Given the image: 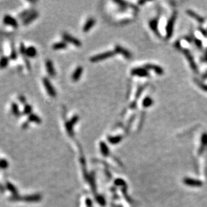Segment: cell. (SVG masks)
Listing matches in <instances>:
<instances>
[{
	"label": "cell",
	"instance_id": "cell-10",
	"mask_svg": "<svg viewBox=\"0 0 207 207\" xmlns=\"http://www.w3.org/2000/svg\"><path fill=\"white\" fill-rule=\"evenodd\" d=\"M67 47V43L65 42H56L52 45V49L54 50H60L66 49Z\"/></svg>",
	"mask_w": 207,
	"mask_h": 207
},
{
	"label": "cell",
	"instance_id": "cell-14",
	"mask_svg": "<svg viewBox=\"0 0 207 207\" xmlns=\"http://www.w3.org/2000/svg\"><path fill=\"white\" fill-rule=\"evenodd\" d=\"M23 113L24 115H30V114H32V107L28 104L24 105Z\"/></svg>",
	"mask_w": 207,
	"mask_h": 207
},
{
	"label": "cell",
	"instance_id": "cell-6",
	"mask_svg": "<svg viewBox=\"0 0 207 207\" xmlns=\"http://www.w3.org/2000/svg\"><path fill=\"white\" fill-rule=\"evenodd\" d=\"M46 69L47 73L51 77H54L56 76V71H55L54 64L50 60H47L46 61Z\"/></svg>",
	"mask_w": 207,
	"mask_h": 207
},
{
	"label": "cell",
	"instance_id": "cell-2",
	"mask_svg": "<svg viewBox=\"0 0 207 207\" xmlns=\"http://www.w3.org/2000/svg\"><path fill=\"white\" fill-rule=\"evenodd\" d=\"M115 54V52H112V51H108V52H105L101 54L95 55V56H92L90 58V61L92 62H97L99 61H102L105 60V59L110 58V57L113 56Z\"/></svg>",
	"mask_w": 207,
	"mask_h": 207
},
{
	"label": "cell",
	"instance_id": "cell-16",
	"mask_svg": "<svg viewBox=\"0 0 207 207\" xmlns=\"http://www.w3.org/2000/svg\"><path fill=\"white\" fill-rule=\"evenodd\" d=\"M79 117L77 115H74L73 117H72L71 119L69 121L70 122V124H71L72 126H74L77 124V122L79 121Z\"/></svg>",
	"mask_w": 207,
	"mask_h": 207
},
{
	"label": "cell",
	"instance_id": "cell-9",
	"mask_svg": "<svg viewBox=\"0 0 207 207\" xmlns=\"http://www.w3.org/2000/svg\"><path fill=\"white\" fill-rule=\"evenodd\" d=\"M37 50L34 46H29L26 48L25 56L28 58H34L37 55Z\"/></svg>",
	"mask_w": 207,
	"mask_h": 207
},
{
	"label": "cell",
	"instance_id": "cell-13",
	"mask_svg": "<svg viewBox=\"0 0 207 207\" xmlns=\"http://www.w3.org/2000/svg\"><path fill=\"white\" fill-rule=\"evenodd\" d=\"M65 128H66V130L68 132L69 135L70 136H73V126L70 124L69 121H65Z\"/></svg>",
	"mask_w": 207,
	"mask_h": 207
},
{
	"label": "cell",
	"instance_id": "cell-7",
	"mask_svg": "<svg viewBox=\"0 0 207 207\" xmlns=\"http://www.w3.org/2000/svg\"><path fill=\"white\" fill-rule=\"evenodd\" d=\"M83 73V68L81 66L77 67L72 74V80L74 82H77L81 79Z\"/></svg>",
	"mask_w": 207,
	"mask_h": 207
},
{
	"label": "cell",
	"instance_id": "cell-12",
	"mask_svg": "<svg viewBox=\"0 0 207 207\" xmlns=\"http://www.w3.org/2000/svg\"><path fill=\"white\" fill-rule=\"evenodd\" d=\"M10 59L9 58L6 56H3L1 57V59H0V69H4L9 64Z\"/></svg>",
	"mask_w": 207,
	"mask_h": 207
},
{
	"label": "cell",
	"instance_id": "cell-17",
	"mask_svg": "<svg viewBox=\"0 0 207 207\" xmlns=\"http://www.w3.org/2000/svg\"><path fill=\"white\" fill-rule=\"evenodd\" d=\"M109 140L111 143H115L117 142H119L121 140V138L119 136H117V137H111V138H109Z\"/></svg>",
	"mask_w": 207,
	"mask_h": 207
},
{
	"label": "cell",
	"instance_id": "cell-3",
	"mask_svg": "<svg viewBox=\"0 0 207 207\" xmlns=\"http://www.w3.org/2000/svg\"><path fill=\"white\" fill-rule=\"evenodd\" d=\"M64 42L66 43H70V44L74 45V46L79 47L81 46V42L75 37L72 36V35L69 34L67 32H64L62 35Z\"/></svg>",
	"mask_w": 207,
	"mask_h": 207
},
{
	"label": "cell",
	"instance_id": "cell-11",
	"mask_svg": "<svg viewBox=\"0 0 207 207\" xmlns=\"http://www.w3.org/2000/svg\"><path fill=\"white\" fill-rule=\"evenodd\" d=\"M28 121L30 122L35 123L36 124H40L41 122H42V120H41L40 117L34 113H32L30 115H28Z\"/></svg>",
	"mask_w": 207,
	"mask_h": 207
},
{
	"label": "cell",
	"instance_id": "cell-15",
	"mask_svg": "<svg viewBox=\"0 0 207 207\" xmlns=\"http://www.w3.org/2000/svg\"><path fill=\"white\" fill-rule=\"evenodd\" d=\"M11 109H12V112L14 115L17 116L18 115L20 114V110H19V107H18V105L15 103H13L12 104L11 106Z\"/></svg>",
	"mask_w": 207,
	"mask_h": 207
},
{
	"label": "cell",
	"instance_id": "cell-18",
	"mask_svg": "<svg viewBox=\"0 0 207 207\" xmlns=\"http://www.w3.org/2000/svg\"><path fill=\"white\" fill-rule=\"evenodd\" d=\"M19 99H20V102H22V103L26 104V98L24 97V96H20V97H19Z\"/></svg>",
	"mask_w": 207,
	"mask_h": 207
},
{
	"label": "cell",
	"instance_id": "cell-1",
	"mask_svg": "<svg viewBox=\"0 0 207 207\" xmlns=\"http://www.w3.org/2000/svg\"><path fill=\"white\" fill-rule=\"evenodd\" d=\"M42 83L43 85L44 86V88L45 89H46L47 93L48 94V95L52 98L56 97V90H55L54 87H53L52 83H50V81H49L48 78H43Z\"/></svg>",
	"mask_w": 207,
	"mask_h": 207
},
{
	"label": "cell",
	"instance_id": "cell-8",
	"mask_svg": "<svg viewBox=\"0 0 207 207\" xmlns=\"http://www.w3.org/2000/svg\"><path fill=\"white\" fill-rule=\"evenodd\" d=\"M38 16V12H35V11H32L31 13H30L29 15L24 19V22L23 23L24 25H28L30 24L31 22H32L34 21V20H36Z\"/></svg>",
	"mask_w": 207,
	"mask_h": 207
},
{
	"label": "cell",
	"instance_id": "cell-4",
	"mask_svg": "<svg viewBox=\"0 0 207 207\" xmlns=\"http://www.w3.org/2000/svg\"><path fill=\"white\" fill-rule=\"evenodd\" d=\"M3 22L5 25L10 26L14 28H18V23L17 20L10 15L4 16L3 18Z\"/></svg>",
	"mask_w": 207,
	"mask_h": 207
},
{
	"label": "cell",
	"instance_id": "cell-5",
	"mask_svg": "<svg viewBox=\"0 0 207 207\" xmlns=\"http://www.w3.org/2000/svg\"><path fill=\"white\" fill-rule=\"evenodd\" d=\"M96 24V20L95 18H89L87 21H86L85 24H84L83 31L85 32V33H87L90 30H91L94 26Z\"/></svg>",
	"mask_w": 207,
	"mask_h": 207
}]
</instances>
